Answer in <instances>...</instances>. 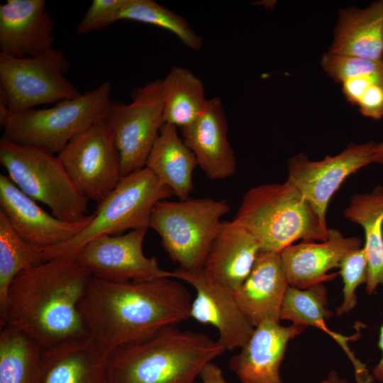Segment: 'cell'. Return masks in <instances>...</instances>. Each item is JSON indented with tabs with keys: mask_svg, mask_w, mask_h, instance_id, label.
Returning <instances> with one entry per match:
<instances>
[{
	"mask_svg": "<svg viewBox=\"0 0 383 383\" xmlns=\"http://www.w3.org/2000/svg\"><path fill=\"white\" fill-rule=\"evenodd\" d=\"M110 82L48 109L11 112L0 102L2 139L38 147L55 155L78 133L104 118L111 101Z\"/></svg>",
	"mask_w": 383,
	"mask_h": 383,
	"instance_id": "5",
	"label": "cell"
},
{
	"mask_svg": "<svg viewBox=\"0 0 383 383\" xmlns=\"http://www.w3.org/2000/svg\"><path fill=\"white\" fill-rule=\"evenodd\" d=\"M317 383H350L347 379L341 377L339 374L332 370L329 372L328 376Z\"/></svg>",
	"mask_w": 383,
	"mask_h": 383,
	"instance_id": "38",
	"label": "cell"
},
{
	"mask_svg": "<svg viewBox=\"0 0 383 383\" xmlns=\"http://www.w3.org/2000/svg\"><path fill=\"white\" fill-rule=\"evenodd\" d=\"M0 212L23 240L42 250L72 240L93 218L91 213L77 222L60 220L45 211L3 174H0Z\"/></svg>",
	"mask_w": 383,
	"mask_h": 383,
	"instance_id": "15",
	"label": "cell"
},
{
	"mask_svg": "<svg viewBox=\"0 0 383 383\" xmlns=\"http://www.w3.org/2000/svg\"><path fill=\"white\" fill-rule=\"evenodd\" d=\"M226 351L203 333L169 326L112 350L107 357L108 383H196L205 365Z\"/></svg>",
	"mask_w": 383,
	"mask_h": 383,
	"instance_id": "3",
	"label": "cell"
},
{
	"mask_svg": "<svg viewBox=\"0 0 383 383\" xmlns=\"http://www.w3.org/2000/svg\"><path fill=\"white\" fill-rule=\"evenodd\" d=\"M325 72L337 82L354 77H383V60H372L355 56L326 53L321 60Z\"/></svg>",
	"mask_w": 383,
	"mask_h": 383,
	"instance_id": "32",
	"label": "cell"
},
{
	"mask_svg": "<svg viewBox=\"0 0 383 383\" xmlns=\"http://www.w3.org/2000/svg\"><path fill=\"white\" fill-rule=\"evenodd\" d=\"M131 96L129 104L111 99L104 118L120 155L122 177L145 167L165 123L161 79L135 89Z\"/></svg>",
	"mask_w": 383,
	"mask_h": 383,
	"instance_id": "10",
	"label": "cell"
},
{
	"mask_svg": "<svg viewBox=\"0 0 383 383\" xmlns=\"http://www.w3.org/2000/svg\"><path fill=\"white\" fill-rule=\"evenodd\" d=\"M194 154L179 137L176 126L164 123L149 154L145 167L171 189L179 200L193 191Z\"/></svg>",
	"mask_w": 383,
	"mask_h": 383,
	"instance_id": "25",
	"label": "cell"
},
{
	"mask_svg": "<svg viewBox=\"0 0 383 383\" xmlns=\"http://www.w3.org/2000/svg\"><path fill=\"white\" fill-rule=\"evenodd\" d=\"M357 105L362 115L373 119L383 117V85L374 84L363 93Z\"/></svg>",
	"mask_w": 383,
	"mask_h": 383,
	"instance_id": "34",
	"label": "cell"
},
{
	"mask_svg": "<svg viewBox=\"0 0 383 383\" xmlns=\"http://www.w3.org/2000/svg\"><path fill=\"white\" fill-rule=\"evenodd\" d=\"M57 156L79 190L97 204L122 177L120 155L104 118L74 136Z\"/></svg>",
	"mask_w": 383,
	"mask_h": 383,
	"instance_id": "11",
	"label": "cell"
},
{
	"mask_svg": "<svg viewBox=\"0 0 383 383\" xmlns=\"http://www.w3.org/2000/svg\"><path fill=\"white\" fill-rule=\"evenodd\" d=\"M165 123L188 126L205 111L209 99L202 82L189 70L173 66L161 79Z\"/></svg>",
	"mask_w": 383,
	"mask_h": 383,
	"instance_id": "28",
	"label": "cell"
},
{
	"mask_svg": "<svg viewBox=\"0 0 383 383\" xmlns=\"http://www.w3.org/2000/svg\"><path fill=\"white\" fill-rule=\"evenodd\" d=\"M0 164L25 194L47 206L56 218H87L89 199L74 184L57 155L38 147L0 140Z\"/></svg>",
	"mask_w": 383,
	"mask_h": 383,
	"instance_id": "6",
	"label": "cell"
},
{
	"mask_svg": "<svg viewBox=\"0 0 383 383\" xmlns=\"http://www.w3.org/2000/svg\"><path fill=\"white\" fill-rule=\"evenodd\" d=\"M250 232L261 249L281 252L295 241H324L328 228L291 182L258 185L243 195L232 220Z\"/></svg>",
	"mask_w": 383,
	"mask_h": 383,
	"instance_id": "4",
	"label": "cell"
},
{
	"mask_svg": "<svg viewBox=\"0 0 383 383\" xmlns=\"http://www.w3.org/2000/svg\"><path fill=\"white\" fill-rule=\"evenodd\" d=\"M343 214L364 230L366 289L371 294L379 284H383V187L379 185L371 193L353 196Z\"/></svg>",
	"mask_w": 383,
	"mask_h": 383,
	"instance_id": "26",
	"label": "cell"
},
{
	"mask_svg": "<svg viewBox=\"0 0 383 383\" xmlns=\"http://www.w3.org/2000/svg\"><path fill=\"white\" fill-rule=\"evenodd\" d=\"M375 144L373 141L351 144L342 152L318 161L299 153L289 160L287 180L299 190L327 226L326 215L331 199L348 176L374 162Z\"/></svg>",
	"mask_w": 383,
	"mask_h": 383,
	"instance_id": "13",
	"label": "cell"
},
{
	"mask_svg": "<svg viewBox=\"0 0 383 383\" xmlns=\"http://www.w3.org/2000/svg\"><path fill=\"white\" fill-rule=\"evenodd\" d=\"M343 282V303L336 310L338 316L348 313L357 304L355 291L362 284L367 282V262L363 248L353 250L343 259L340 265Z\"/></svg>",
	"mask_w": 383,
	"mask_h": 383,
	"instance_id": "31",
	"label": "cell"
},
{
	"mask_svg": "<svg viewBox=\"0 0 383 383\" xmlns=\"http://www.w3.org/2000/svg\"><path fill=\"white\" fill-rule=\"evenodd\" d=\"M374 162L383 163V141L374 145Z\"/></svg>",
	"mask_w": 383,
	"mask_h": 383,
	"instance_id": "39",
	"label": "cell"
},
{
	"mask_svg": "<svg viewBox=\"0 0 383 383\" xmlns=\"http://www.w3.org/2000/svg\"><path fill=\"white\" fill-rule=\"evenodd\" d=\"M361 242L358 237H344L340 231L328 228L324 241H301L287 247L280 254L289 285L303 289L333 279L337 273L328 272L339 268L349 252L361 248Z\"/></svg>",
	"mask_w": 383,
	"mask_h": 383,
	"instance_id": "19",
	"label": "cell"
},
{
	"mask_svg": "<svg viewBox=\"0 0 383 383\" xmlns=\"http://www.w3.org/2000/svg\"><path fill=\"white\" fill-rule=\"evenodd\" d=\"M148 23L175 35L188 48L199 50L203 42L185 18L153 0H126L118 21Z\"/></svg>",
	"mask_w": 383,
	"mask_h": 383,
	"instance_id": "30",
	"label": "cell"
},
{
	"mask_svg": "<svg viewBox=\"0 0 383 383\" xmlns=\"http://www.w3.org/2000/svg\"><path fill=\"white\" fill-rule=\"evenodd\" d=\"M147 228L116 235H101L77 254L79 261L92 277L104 281L123 283L162 277H172V272L162 270L155 257L143 251Z\"/></svg>",
	"mask_w": 383,
	"mask_h": 383,
	"instance_id": "12",
	"label": "cell"
},
{
	"mask_svg": "<svg viewBox=\"0 0 383 383\" xmlns=\"http://www.w3.org/2000/svg\"><path fill=\"white\" fill-rule=\"evenodd\" d=\"M172 277L185 282L196 291L190 318L213 326L217 340L226 349L242 348L250 337L254 326L239 307L233 291L210 276L204 270L172 271Z\"/></svg>",
	"mask_w": 383,
	"mask_h": 383,
	"instance_id": "14",
	"label": "cell"
},
{
	"mask_svg": "<svg viewBox=\"0 0 383 383\" xmlns=\"http://www.w3.org/2000/svg\"><path fill=\"white\" fill-rule=\"evenodd\" d=\"M180 131L198 166L210 179H225L235 173L237 165L228 138L226 112L218 97L209 99L201 116Z\"/></svg>",
	"mask_w": 383,
	"mask_h": 383,
	"instance_id": "18",
	"label": "cell"
},
{
	"mask_svg": "<svg viewBox=\"0 0 383 383\" xmlns=\"http://www.w3.org/2000/svg\"><path fill=\"white\" fill-rule=\"evenodd\" d=\"M260 250L250 232L233 221H223L203 269L235 292L250 273Z\"/></svg>",
	"mask_w": 383,
	"mask_h": 383,
	"instance_id": "21",
	"label": "cell"
},
{
	"mask_svg": "<svg viewBox=\"0 0 383 383\" xmlns=\"http://www.w3.org/2000/svg\"><path fill=\"white\" fill-rule=\"evenodd\" d=\"M45 261L43 250L23 240L0 212V311L5 306L13 280Z\"/></svg>",
	"mask_w": 383,
	"mask_h": 383,
	"instance_id": "29",
	"label": "cell"
},
{
	"mask_svg": "<svg viewBox=\"0 0 383 383\" xmlns=\"http://www.w3.org/2000/svg\"><path fill=\"white\" fill-rule=\"evenodd\" d=\"M70 65L54 48L36 56L0 54V102L8 111L21 112L58 103L81 93L65 77Z\"/></svg>",
	"mask_w": 383,
	"mask_h": 383,
	"instance_id": "9",
	"label": "cell"
},
{
	"mask_svg": "<svg viewBox=\"0 0 383 383\" xmlns=\"http://www.w3.org/2000/svg\"><path fill=\"white\" fill-rule=\"evenodd\" d=\"M328 52L383 60V1L341 10Z\"/></svg>",
	"mask_w": 383,
	"mask_h": 383,
	"instance_id": "23",
	"label": "cell"
},
{
	"mask_svg": "<svg viewBox=\"0 0 383 383\" xmlns=\"http://www.w3.org/2000/svg\"><path fill=\"white\" fill-rule=\"evenodd\" d=\"M343 91L353 104L357 105L366 89L374 84L383 85V77L378 75L354 77L345 80L343 83Z\"/></svg>",
	"mask_w": 383,
	"mask_h": 383,
	"instance_id": "35",
	"label": "cell"
},
{
	"mask_svg": "<svg viewBox=\"0 0 383 383\" xmlns=\"http://www.w3.org/2000/svg\"><path fill=\"white\" fill-rule=\"evenodd\" d=\"M280 252L260 250L252 269L234 293L241 311L254 326L279 314L289 287Z\"/></svg>",
	"mask_w": 383,
	"mask_h": 383,
	"instance_id": "20",
	"label": "cell"
},
{
	"mask_svg": "<svg viewBox=\"0 0 383 383\" xmlns=\"http://www.w3.org/2000/svg\"><path fill=\"white\" fill-rule=\"evenodd\" d=\"M307 327L266 320L254 330L240 350L229 360L228 367L241 383H284L280 366L289 342Z\"/></svg>",
	"mask_w": 383,
	"mask_h": 383,
	"instance_id": "16",
	"label": "cell"
},
{
	"mask_svg": "<svg viewBox=\"0 0 383 383\" xmlns=\"http://www.w3.org/2000/svg\"><path fill=\"white\" fill-rule=\"evenodd\" d=\"M174 195L150 170L144 167L123 176L99 204L88 226L72 240L43 250L46 260L77 255L91 240L147 228L155 205Z\"/></svg>",
	"mask_w": 383,
	"mask_h": 383,
	"instance_id": "7",
	"label": "cell"
},
{
	"mask_svg": "<svg viewBox=\"0 0 383 383\" xmlns=\"http://www.w3.org/2000/svg\"><path fill=\"white\" fill-rule=\"evenodd\" d=\"M199 377L202 383H228L221 368L213 362L205 365Z\"/></svg>",
	"mask_w": 383,
	"mask_h": 383,
	"instance_id": "36",
	"label": "cell"
},
{
	"mask_svg": "<svg viewBox=\"0 0 383 383\" xmlns=\"http://www.w3.org/2000/svg\"><path fill=\"white\" fill-rule=\"evenodd\" d=\"M379 347L382 352V356L373 370L372 377L374 379L383 382V325L380 328Z\"/></svg>",
	"mask_w": 383,
	"mask_h": 383,
	"instance_id": "37",
	"label": "cell"
},
{
	"mask_svg": "<svg viewBox=\"0 0 383 383\" xmlns=\"http://www.w3.org/2000/svg\"><path fill=\"white\" fill-rule=\"evenodd\" d=\"M55 25L45 0H8L0 6V54L33 57L52 48Z\"/></svg>",
	"mask_w": 383,
	"mask_h": 383,
	"instance_id": "17",
	"label": "cell"
},
{
	"mask_svg": "<svg viewBox=\"0 0 383 383\" xmlns=\"http://www.w3.org/2000/svg\"><path fill=\"white\" fill-rule=\"evenodd\" d=\"M46 348L23 331L1 327L0 383H43Z\"/></svg>",
	"mask_w": 383,
	"mask_h": 383,
	"instance_id": "27",
	"label": "cell"
},
{
	"mask_svg": "<svg viewBox=\"0 0 383 383\" xmlns=\"http://www.w3.org/2000/svg\"><path fill=\"white\" fill-rule=\"evenodd\" d=\"M126 2V0H93L79 23L77 33L96 31L118 21Z\"/></svg>",
	"mask_w": 383,
	"mask_h": 383,
	"instance_id": "33",
	"label": "cell"
},
{
	"mask_svg": "<svg viewBox=\"0 0 383 383\" xmlns=\"http://www.w3.org/2000/svg\"><path fill=\"white\" fill-rule=\"evenodd\" d=\"M108 354L89 336L46 348L43 383H108Z\"/></svg>",
	"mask_w": 383,
	"mask_h": 383,
	"instance_id": "22",
	"label": "cell"
},
{
	"mask_svg": "<svg viewBox=\"0 0 383 383\" xmlns=\"http://www.w3.org/2000/svg\"><path fill=\"white\" fill-rule=\"evenodd\" d=\"M231 210L227 201L211 198L162 200L151 214L149 228L160 236L171 260L184 270L204 267L221 224Z\"/></svg>",
	"mask_w": 383,
	"mask_h": 383,
	"instance_id": "8",
	"label": "cell"
},
{
	"mask_svg": "<svg viewBox=\"0 0 383 383\" xmlns=\"http://www.w3.org/2000/svg\"><path fill=\"white\" fill-rule=\"evenodd\" d=\"M328 305L327 290L323 283L303 289L289 286L282 304L279 320L290 321L292 323L306 327L311 326L325 331L345 352L354 367L357 382L372 383L374 380L372 375L348 346V342L354 339V337L344 336L331 331L326 326V320L332 316Z\"/></svg>",
	"mask_w": 383,
	"mask_h": 383,
	"instance_id": "24",
	"label": "cell"
},
{
	"mask_svg": "<svg viewBox=\"0 0 383 383\" xmlns=\"http://www.w3.org/2000/svg\"><path fill=\"white\" fill-rule=\"evenodd\" d=\"M196 383H202V382H196Z\"/></svg>",
	"mask_w": 383,
	"mask_h": 383,
	"instance_id": "40",
	"label": "cell"
},
{
	"mask_svg": "<svg viewBox=\"0 0 383 383\" xmlns=\"http://www.w3.org/2000/svg\"><path fill=\"white\" fill-rule=\"evenodd\" d=\"M192 298L171 277L111 282L92 278L79 304L89 336L106 353L190 318Z\"/></svg>",
	"mask_w": 383,
	"mask_h": 383,
	"instance_id": "1",
	"label": "cell"
},
{
	"mask_svg": "<svg viewBox=\"0 0 383 383\" xmlns=\"http://www.w3.org/2000/svg\"><path fill=\"white\" fill-rule=\"evenodd\" d=\"M92 278L77 255L55 257L21 273L0 311L1 327H14L45 348L89 336L79 304Z\"/></svg>",
	"mask_w": 383,
	"mask_h": 383,
	"instance_id": "2",
	"label": "cell"
}]
</instances>
